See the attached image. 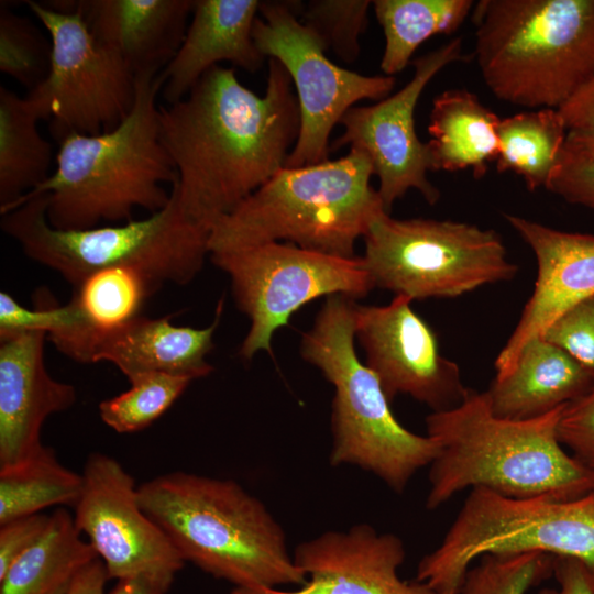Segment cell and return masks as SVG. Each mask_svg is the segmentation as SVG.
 I'll return each instance as SVG.
<instances>
[{
    "mask_svg": "<svg viewBox=\"0 0 594 594\" xmlns=\"http://www.w3.org/2000/svg\"><path fill=\"white\" fill-rule=\"evenodd\" d=\"M81 475L74 521L110 580L143 579L168 592L186 562L143 510L131 474L113 457L94 452Z\"/></svg>",
    "mask_w": 594,
    "mask_h": 594,
    "instance_id": "cell-14",
    "label": "cell"
},
{
    "mask_svg": "<svg viewBox=\"0 0 594 594\" xmlns=\"http://www.w3.org/2000/svg\"><path fill=\"white\" fill-rule=\"evenodd\" d=\"M108 594H167V592L143 579H125L117 581Z\"/></svg>",
    "mask_w": 594,
    "mask_h": 594,
    "instance_id": "cell-44",
    "label": "cell"
},
{
    "mask_svg": "<svg viewBox=\"0 0 594 594\" xmlns=\"http://www.w3.org/2000/svg\"><path fill=\"white\" fill-rule=\"evenodd\" d=\"M96 559L74 516L58 507L37 542L0 576V594H67L79 572Z\"/></svg>",
    "mask_w": 594,
    "mask_h": 594,
    "instance_id": "cell-25",
    "label": "cell"
},
{
    "mask_svg": "<svg viewBox=\"0 0 594 594\" xmlns=\"http://www.w3.org/2000/svg\"><path fill=\"white\" fill-rule=\"evenodd\" d=\"M211 262L228 274L239 309L250 329L240 355L251 360L272 353L275 331L304 305L341 295L365 297L375 286L362 257H340L288 242H267L209 252Z\"/></svg>",
    "mask_w": 594,
    "mask_h": 594,
    "instance_id": "cell-11",
    "label": "cell"
},
{
    "mask_svg": "<svg viewBox=\"0 0 594 594\" xmlns=\"http://www.w3.org/2000/svg\"><path fill=\"white\" fill-rule=\"evenodd\" d=\"M568 128L558 109L521 111L498 124V173L522 177L529 190L546 189L560 160Z\"/></svg>",
    "mask_w": 594,
    "mask_h": 594,
    "instance_id": "cell-29",
    "label": "cell"
},
{
    "mask_svg": "<svg viewBox=\"0 0 594 594\" xmlns=\"http://www.w3.org/2000/svg\"><path fill=\"white\" fill-rule=\"evenodd\" d=\"M566 405L527 420L495 416L470 389L455 407L426 418L440 451L429 465L426 507L436 509L465 488L513 498L572 501L594 491V472L568 453L558 437Z\"/></svg>",
    "mask_w": 594,
    "mask_h": 594,
    "instance_id": "cell-2",
    "label": "cell"
},
{
    "mask_svg": "<svg viewBox=\"0 0 594 594\" xmlns=\"http://www.w3.org/2000/svg\"><path fill=\"white\" fill-rule=\"evenodd\" d=\"M46 196L22 197L2 209L1 229L24 254L55 271L73 287L108 267H133L157 287L186 285L208 256L209 231L189 220L174 190L168 204L141 220L84 230L56 229L46 217Z\"/></svg>",
    "mask_w": 594,
    "mask_h": 594,
    "instance_id": "cell-8",
    "label": "cell"
},
{
    "mask_svg": "<svg viewBox=\"0 0 594 594\" xmlns=\"http://www.w3.org/2000/svg\"><path fill=\"white\" fill-rule=\"evenodd\" d=\"M546 189L568 202L594 209V162L561 153Z\"/></svg>",
    "mask_w": 594,
    "mask_h": 594,
    "instance_id": "cell-38",
    "label": "cell"
},
{
    "mask_svg": "<svg viewBox=\"0 0 594 594\" xmlns=\"http://www.w3.org/2000/svg\"><path fill=\"white\" fill-rule=\"evenodd\" d=\"M369 157L350 150L337 160L283 167L209 230V252L267 242H288L340 257L385 210ZM388 213V212H387Z\"/></svg>",
    "mask_w": 594,
    "mask_h": 594,
    "instance_id": "cell-6",
    "label": "cell"
},
{
    "mask_svg": "<svg viewBox=\"0 0 594 594\" xmlns=\"http://www.w3.org/2000/svg\"><path fill=\"white\" fill-rule=\"evenodd\" d=\"M464 61L460 37L417 57L411 79L397 92L370 106L350 108L340 120L343 133L331 150L350 146L365 154L380 180L378 194L389 213L409 189L435 205L439 189L427 177L431 170L427 143L419 140L415 109L429 81L448 65Z\"/></svg>",
    "mask_w": 594,
    "mask_h": 594,
    "instance_id": "cell-15",
    "label": "cell"
},
{
    "mask_svg": "<svg viewBox=\"0 0 594 594\" xmlns=\"http://www.w3.org/2000/svg\"><path fill=\"white\" fill-rule=\"evenodd\" d=\"M300 1H261L253 38L261 53L279 62L296 89L300 127L285 167L329 160L330 135L345 112L361 100L389 96L396 79L363 75L334 64L321 40L299 19Z\"/></svg>",
    "mask_w": 594,
    "mask_h": 594,
    "instance_id": "cell-12",
    "label": "cell"
},
{
    "mask_svg": "<svg viewBox=\"0 0 594 594\" xmlns=\"http://www.w3.org/2000/svg\"><path fill=\"white\" fill-rule=\"evenodd\" d=\"M355 299L327 297L314 326L302 334L300 353L333 385L330 464L355 465L402 493L430 465L440 448L395 418L376 374L355 353Z\"/></svg>",
    "mask_w": 594,
    "mask_h": 594,
    "instance_id": "cell-7",
    "label": "cell"
},
{
    "mask_svg": "<svg viewBox=\"0 0 594 594\" xmlns=\"http://www.w3.org/2000/svg\"><path fill=\"white\" fill-rule=\"evenodd\" d=\"M47 4L78 12L96 40L136 75L162 72L177 53L194 0H63Z\"/></svg>",
    "mask_w": 594,
    "mask_h": 594,
    "instance_id": "cell-21",
    "label": "cell"
},
{
    "mask_svg": "<svg viewBox=\"0 0 594 594\" xmlns=\"http://www.w3.org/2000/svg\"><path fill=\"white\" fill-rule=\"evenodd\" d=\"M568 130L594 129V78L558 108Z\"/></svg>",
    "mask_w": 594,
    "mask_h": 594,
    "instance_id": "cell-41",
    "label": "cell"
},
{
    "mask_svg": "<svg viewBox=\"0 0 594 594\" xmlns=\"http://www.w3.org/2000/svg\"><path fill=\"white\" fill-rule=\"evenodd\" d=\"M50 515L35 514L0 524V576L45 532Z\"/></svg>",
    "mask_w": 594,
    "mask_h": 594,
    "instance_id": "cell-39",
    "label": "cell"
},
{
    "mask_svg": "<svg viewBox=\"0 0 594 594\" xmlns=\"http://www.w3.org/2000/svg\"><path fill=\"white\" fill-rule=\"evenodd\" d=\"M190 377L148 373L130 380V388L99 404L100 419L118 433H133L151 426L182 396Z\"/></svg>",
    "mask_w": 594,
    "mask_h": 594,
    "instance_id": "cell-31",
    "label": "cell"
},
{
    "mask_svg": "<svg viewBox=\"0 0 594 594\" xmlns=\"http://www.w3.org/2000/svg\"><path fill=\"white\" fill-rule=\"evenodd\" d=\"M505 219L532 250L538 270L534 292L495 360L496 378L509 373L527 342L594 295V235L560 231L515 215Z\"/></svg>",
    "mask_w": 594,
    "mask_h": 594,
    "instance_id": "cell-18",
    "label": "cell"
},
{
    "mask_svg": "<svg viewBox=\"0 0 594 594\" xmlns=\"http://www.w3.org/2000/svg\"><path fill=\"white\" fill-rule=\"evenodd\" d=\"M33 309L21 305L7 292H0V338L28 332H44L53 338L80 326V316L69 300L58 305L46 290L34 297Z\"/></svg>",
    "mask_w": 594,
    "mask_h": 594,
    "instance_id": "cell-35",
    "label": "cell"
},
{
    "mask_svg": "<svg viewBox=\"0 0 594 594\" xmlns=\"http://www.w3.org/2000/svg\"><path fill=\"white\" fill-rule=\"evenodd\" d=\"M474 4L472 0L372 1L385 38L380 65L384 75L395 77L405 69L416 50L431 36L457 31Z\"/></svg>",
    "mask_w": 594,
    "mask_h": 594,
    "instance_id": "cell-28",
    "label": "cell"
},
{
    "mask_svg": "<svg viewBox=\"0 0 594 594\" xmlns=\"http://www.w3.org/2000/svg\"><path fill=\"white\" fill-rule=\"evenodd\" d=\"M553 560L539 552L483 556L468 571L459 594H527L553 573Z\"/></svg>",
    "mask_w": 594,
    "mask_h": 594,
    "instance_id": "cell-34",
    "label": "cell"
},
{
    "mask_svg": "<svg viewBox=\"0 0 594 594\" xmlns=\"http://www.w3.org/2000/svg\"><path fill=\"white\" fill-rule=\"evenodd\" d=\"M47 119L32 96L0 86V210L43 184L52 174L51 143L37 122Z\"/></svg>",
    "mask_w": 594,
    "mask_h": 594,
    "instance_id": "cell-26",
    "label": "cell"
},
{
    "mask_svg": "<svg viewBox=\"0 0 594 594\" xmlns=\"http://www.w3.org/2000/svg\"><path fill=\"white\" fill-rule=\"evenodd\" d=\"M223 310L220 299L211 324L176 326L173 314L160 318L139 316L120 329L79 342L69 358L81 363L109 362L130 381L148 373H167L197 380L213 366L206 360Z\"/></svg>",
    "mask_w": 594,
    "mask_h": 594,
    "instance_id": "cell-20",
    "label": "cell"
},
{
    "mask_svg": "<svg viewBox=\"0 0 594 594\" xmlns=\"http://www.w3.org/2000/svg\"><path fill=\"white\" fill-rule=\"evenodd\" d=\"M52 41L28 18L0 4V70L33 90L48 76Z\"/></svg>",
    "mask_w": 594,
    "mask_h": 594,
    "instance_id": "cell-32",
    "label": "cell"
},
{
    "mask_svg": "<svg viewBox=\"0 0 594 594\" xmlns=\"http://www.w3.org/2000/svg\"><path fill=\"white\" fill-rule=\"evenodd\" d=\"M498 118L468 89L436 96L429 116L427 142L431 170L470 169L482 178L499 154Z\"/></svg>",
    "mask_w": 594,
    "mask_h": 594,
    "instance_id": "cell-24",
    "label": "cell"
},
{
    "mask_svg": "<svg viewBox=\"0 0 594 594\" xmlns=\"http://www.w3.org/2000/svg\"><path fill=\"white\" fill-rule=\"evenodd\" d=\"M558 437L579 462L594 472V385L564 407L558 425Z\"/></svg>",
    "mask_w": 594,
    "mask_h": 594,
    "instance_id": "cell-37",
    "label": "cell"
},
{
    "mask_svg": "<svg viewBox=\"0 0 594 594\" xmlns=\"http://www.w3.org/2000/svg\"><path fill=\"white\" fill-rule=\"evenodd\" d=\"M539 552L581 561L594 578V491L572 501L513 498L472 488L416 580L459 594L471 563L486 554Z\"/></svg>",
    "mask_w": 594,
    "mask_h": 594,
    "instance_id": "cell-9",
    "label": "cell"
},
{
    "mask_svg": "<svg viewBox=\"0 0 594 594\" xmlns=\"http://www.w3.org/2000/svg\"><path fill=\"white\" fill-rule=\"evenodd\" d=\"M260 6L258 0H194L184 40L160 73L168 105L183 99L220 62L250 73L262 68L266 57L253 38Z\"/></svg>",
    "mask_w": 594,
    "mask_h": 594,
    "instance_id": "cell-22",
    "label": "cell"
},
{
    "mask_svg": "<svg viewBox=\"0 0 594 594\" xmlns=\"http://www.w3.org/2000/svg\"><path fill=\"white\" fill-rule=\"evenodd\" d=\"M552 574L558 587H544L537 594H594V578L576 559L554 557Z\"/></svg>",
    "mask_w": 594,
    "mask_h": 594,
    "instance_id": "cell-40",
    "label": "cell"
},
{
    "mask_svg": "<svg viewBox=\"0 0 594 594\" xmlns=\"http://www.w3.org/2000/svg\"><path fill=\"white\" fill-rule=\"evenodd\" d=\"M594 374L565 351L536 337L525 344L507 375L483 392L491 411L527 420L551 413L586 394Z\"/></svg>",
    "mask_w": 594,
    "mask_h": 594,
    "instance_id": "cell-23",
    "label": "cell"
},
{
    "mask_svg": "<svg viewBox=\"0 0 594 594\" xmlns=\"http://www.w3.org/2000/svg\"><path fill=\"white\" fill-rule=\"evenodd\" d=\"M52 41L48 76L29 91L52 119L61 141L70 133L96 135L117 128L135 99V75L102 46L82 16L44 2L25 1Z\"/></svg>",
    "mask_w": 594,
    "mask_h": 594,
    "instance_id": "cell-13",
    "label": "cell"
},
{
    "mask_svg": "<svg viewBox=\"0 0 594 594\" xmlns=\"http://www.w3.org/2000/svg\"><path fill=\"white\" fill-rule=\"evenodd\" d=\"M475 58L499 100L560 108L594 78V0H481Z\"/></svg>",
    "mask_w": 594,
    "mask_h": 594,
    "instance_id": "cell-5",
    "label": "cell"
},
{
    "mask_svg": "<svg viewBox=\"0 0 594 594\" xmlns=\"http://www.w3.org/2000/svg\"><path fill=\"white\" fill-rule=\"evenodd\" d=\"M292 79L268 58L264 95L213 66L179 101L160 107V135L185 216L208 231L285 167L299 134Z\"/></svg>",
    "mask_w": 594,
    "mask_h": 594,
    "instance_id": "cell-1",
    "label": "cell"
},
{
    "mask_svg": "<svg viewBox=\"0 0 594 594\" xmlns=\"http://www.w3.org/2000/svg\"><path fill=\"white\" fill-rule=\"evenodd\" d=\"M411 301L396 295L385 306L356 304L355 338L389 402L404 394L432 411L453 408L470 388L463 385L458 364L441 354L433 330Z\"/></svg>",
    "mask_w": 594,
    "mask_h": 594,
    "instance_id": "cell-16",
    "label": "cell"
},
{
    "mask_svg": "<svg viewBox=\"0 0 594 594\" xmlns=\"http://www.w3.org/2000/svg\"><path fill=\"white\" fill-rule=\"evenodd\" d=\"M160 73L135 75L134 105L117 128L59 141L55 169L23 196L45 194L51 226L84 230L102 221L123 223L138 208L154 213L168 204L164 185H173L177 174L160 135Z\"/></svg>",
    "mask_w": 594,
    "mask_h": 594,
    "instance_id": "cell-3",
    "label": "cell"
},
{
    "mask_svg": "<svg viewBox=\"0 0 594 594\" xmlns=\"http://www.w3.org/2000/svg\"><path fill=\"white\" fill-rule=\"evenodd\" d=\"M562 154L594 162V129L569 130Z\"/></svg>",
    "mask_w": 594,
    "mask_h": 594,
    "instance_id": "cell-43",
    "label": "cell"
},
{
    "mask_svg": "<svg viewBox=\"0 0 594 594\" xmlns=\"http://www.w3.org/2000/svg\"><path fill=\"white\" fill-rule=\"evenodd\" d=\"M46 337L28 332L0 338V466L42 448L45 420L76 403L74 385L55 380L45 366Z\"/></svg>",
    "mask_w": 594,
    "mask_h": 594,
    "instance_id": "cell-19",
    "label": "cell"
},
{
    "mask_svg": "<svg viewBox=\"0 0 594 594\" xmlns=\"http://www.w3.org/2000/svg\"><path fill=\"white\" fill-rule=\"evenodd\" d=\"M156 288L144 273L133 267L96 271L74 287L70 299L81 326L50 341L67 355L84 339L116 331L141 316L146 299Z\"/></svg>",
    "mask_w": 594,
    "mask_h": 594,
    "instance_id": "cell-27",
    "label": "cell"
},
{
    "mask_svg": "<svg viewBox=\"0 0 594 594\" xmlns=\"http://www.w3.org/2000/svg\"><path fill=\"white\" fill-rule=\"evenodd\" d=\"M109 580L107 569L98 558L79 572L67 594H108L106 585Z\"/></svg>",
    "mask_w": 594,
    "mask_h": 594,
    "instance_id": "cell-42",
    "label": "cell"
},
{
    "mask_svg": "<svg viewBox=\"0 0 594 594\" xmlns=\"http://www.w3.org/2000/svg\"><path fill=\"white\" fill-rule=\"evenodd\" d=\"M539 337L594 374V295L565 310Z\"/></svg>",
    "mask_w": 594,
    "mask_h": 594,
    "instance_id": "cell-36",
    "label": "cell"
},
{
    "mask_svg": "<svg viewBox=\"0 0 594 594\" xmlns=\"http://www.w3.org/2000/svg\"><path fill=\"white\" fill-rule=\"evenodd\" d=\"M82 485V475L64 466L54 450L43 446L16 463L0 466V524L52 506L75 507Z\"/></svg>",
    "mask_w": 594,
    "mask_h": 594,
    "instance_id": "cell-30",
    "label": "cell"
},
{
    "mask_svg": "<svg viewBox=\"0 0 594 594\" xmlns=\"http://www.w3.org/2000/svg\"><path fill=\"white\" fill-rule=\"evenodd\" d=\"M363 239L362 260L374 286L411 300L459 297L518 271L499 234L472 223L383 212Z\"/></svg>",
    "mask_w": 594,
    "mask_h": 594,
    "instance_id": "cell-10",
    "label": "cell"
},
{
    "mask_svg": "<svg viewBox=\"0 0 594 594\" xmlns=\"http://www.w3.org/2000/svg\"><path fill=\"white\" fill-rule=\"evenodd\" d=\"M293 557L307 576L300 588L233 587L228 594H436L424 582L399 578L402 539L367 524L301 542Z\"/></svg>",
    "mask_w": 594,
    "mask_h": 594,
    "instance_id": "cell-17",
    "label": "cell"
},
{
    "mask_svg": "<svg viewBox=\"0 0 594 594\" xmlns=\"http://www.w3.org/2000/svg\"><path fill=\"white\" fill-rule=\"evenodd\" d=\"M138 492L145 514L185 562L234 587L306 583L282 526L238 482L176 471L142 483Z\"/></svg>",
    "mask_w": 594,
    "mask_h": 594,
    "instance_id": "cell-4",
    "label": "cell"
},
{
    "mask_svg": "<svg viewBox=\"0 0 594 594\" xmlns=\"http://www.w3.org/2000/svg\"><path fill=\"white\" fill-rule=\"evenodd\" d=\"M369 0H311L301 3L300 21L344 63L360 56V37L369 23Z\"/></svg>",
    "mask_w": 594,
    "mask_h": 594,
    "instance_id": "cell-33",
    "label": "cell"
}]
</instances>
